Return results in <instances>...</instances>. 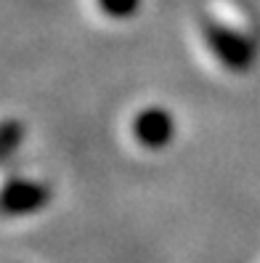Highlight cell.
<instances>
[{
	"label": "cell",
	"mask_w": 260,
	"mask_h": 263,
	"mask_svg": "<svg viewBox=\"0 0 260 263\" xmlns=\"http://www.w3.org/2000/svg\"><path fill=\"white\" fill-rule=\"evenodd\" d=\"M144 0H96L98 11L104 16H109L114 22H125V19H133L138 13Z\"/></svg>",
	"instance_id": "cell-5"
},
{
	"label": "cell",
	"mask_w": 260,
	"mask_h": 263,
	"mask_svg": "<svg viewBox=\"0 0 260 263\" xmlns=\"http://www.w3.org/2000/svg\"><path fill=\"white\" fill-rule=\"evenodd\" d=\"M51 202V189L35 178H8L0 186V215L3 218H27Z\"/></svg>",
	"instance_id": "cell-2"
},
{
	"label": "cell",
	"mask_w": 260,
	"mask_h": 263,
	"mask_svg": "<svg viewBox=\"0 0 260 263\" xmlns=\"http://www.w3.org/2000/svg\"><path fill=\"white\" fill-rule=\"evenodd\" d=\"M202 37L207 43L210 53L215 56L228 72H247L255 64V45L242 29L226 27L215 19L202 22Z\"/></svg>",
	"instance_id": "cell-1"
},
{
	"label": "cell",
	"mask_w": 260,
	"mask_h": 263,
	"mask_svg": "<svg viewBox=\"0 0 260 263\" xmlns=\"http://www.w3.org/2000/svg\"><path fill=\"white\" fill-rule=\"evenodd\" d=\"M27 128L19 120H3L0 122V162H6L13 152H16L24 141Z\"/></svg>",
	"instance_id": "cell-4"
},
{
	"label": "cell",
	"mask_w": 260,
	"mask_h": 263,
	"mask_svg": "<svg viewBox=\"0 0 260 263\" xmlns=\"http://www.w3.org/2000/svg\"><path fill=\"white\" fill-rule=\"evenodd\" d=\"M133 138L135 144L149 152H162L175 138V117L165 106H144L133 117Z\"/></svg>",
	"instance_id": "cell-3"
}]
</instances>
